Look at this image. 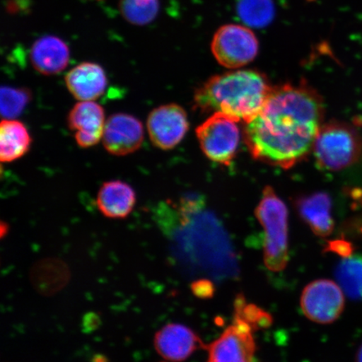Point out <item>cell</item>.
<instances>
[{
  "label": "cell",
  "mask_w": 362,
  "mask_h": 362,
  "mask_svg": "<svg viewBox=\"0 0 362 362\" xmlns=\"http://www.w3.org/2000/svg\"><path fill=\"white\" fill-rule=\"evenodd\" d=\"M322 98L305 83L273 88L262 110L244 127V140L255 160L291 169L313 151L322 126Z\"/></svg>",
  "instance_id": "1"
},
{
  "label": "cell",
  "mask_w": 362,
  "mask_h": 362,
  "mask_svg": "<svg viewBox=\"0 0 362 362\" xmlns=\"http://www.w3.org/2000/svg\"><path fill=\"white\" fill-rule=\"evenodd\" d=\"M273 87L262 72L238 70L212 76L196 90L194 107L202 113L220 112L247 122L264 107Z\"/></svg>",
  "instance_id": "2"
},
{
  "label": "cell",
  "mask_w": 362,
  "mask_h": 362,
  "mask_svg": "<svg viewBox=\"0 0 362 362\" xmlns=\"http://www.w3.org/2000/svg\"><path fill=\"white\" fill-rule=\"evenodd\" d=\"M264 232V260L267 269L281 272L288 262V214L274 189L267 187L255 210Z\"/></svg>",
  "instance_id": "3"
},
{
  "label": "cell",
  "mask_w": 362,
  "mask_h": 362,
  "mask_svg": "<svg viewBox=\"0 0 362 362\" xmlns=\"http://www.w3.org/2000/svg\"><path fill=\"white\" fill-rule=\"evenodd\" d=\"M313 152L321 169L341 170L361 160L362 139L354 127L344 122H329L321 126Z\"/></svg>",
  "instance_id": "4"
},
{
  "label": "cell",
  "mask_w": 362,
  "mask_h": 362,
  "mask_svg": "<svg viewBox=\"0 0 362 362\" xmlns=\"http://www.w3.org/2000/svg\"><path fill=\"white\" fill-rule=\"evenodd\" d=\"M238 121L216 112L197 129V137L204 155L220 165H229L237 155L241 131Z\"/></svg>",
  "instance_id": "5"
},
{
  "label": "cell",
  "mask_w": 362,
  "mask_h": 362,
  "mask_svg": "<svg viewBox=\"0 0 362 362\" xmlns=\"http://www.w3.org/2000/svg\"><path fill=\"white\" fill-rule=\"evenodd\" d=\"M211 48L220 65L236 69L255 60L259 53V43L250 29L229 24L216 30Z\"/></svg>",
  "instance_id": "6"
},
{
  "label": "cell",
  "mask_w": 362,
  "mask_h": 362,
  "mask_svg": "<svg viewBox=\"0 0 362 362\" xmlns=\"http://www.w3.org/2000/svg\"><path fill=\"white\" fill-rule=\"evenodd\" d=\"M300 306L303 313L313 322L332 324L345 309V293L332 280L317 279L303 291Z\"/></svg>",
  "instance_id": "7"
},
{
  "label": "cell",
  "mask_w": 362,
  "mask_h": 362,
  "mask_svg": "<svg viewBox=\"0 0 362 362\" xmlns=\"http://www.w3.org/2000/svg\"><path fill=\"white\" fill-rule=\"evenodd\" d=\"M253 332L245 321L233 317V323L206 345L207 362H255L257 344Z\"/></svg>",
  "instance_id": "8"
},
{
  "label": "cell",
  "mask_w": 362,
  "mask_h": 362,
  "mask_svg": "<svg viewBox=\"0 0 362 362\" xmlns=\"http://www.w3.org/2000/svg\"><path fill=\"white\" fill-rule=\"evenodd\" d=\"M187 112L175 103L165 104L149 112L147 129L153 146L170 151L182 141L189 129Z\"/></svg>",
  "instance_id": "9"
},
{
  "label": "cell",
  "mask_w": 362,
  "mask_h": 362,
  "mask_svg": "<svg viewBox=\"0 0 362 362\" xmlns=\"http://www.w3.org/2000/svg\"><path fill=\"white\" fill-rule=\"evenodd\" d=\"M144 139V126L137 117L120 112L106 120L102 141L110 155L129 156L142 146Z\"/></svg>",
  "instance_id": "10"
},
{
  "label": "cell",
  "mask_w": 362,
  "mask_h": 362,
  "mask_svg": "<svg viewBox=\"0 0 362 362\" xmlns=\"http://www.w3.org/2000/svg\"><path fill=\"white\" fill-rule=\"evenodd\" d=\"M153 346L158 354L170 362H180L206 345L193 329L182 324L170 323L156 334Z\"/></svg>",
  "instance_id": "11"
},
{
  "label": "cell",
  "mask_w": 362,
  "mask_h": 362,
  "mask_svg": "<svg viewBox=\"0 0 362 362\" xmlns=\"http://www.w3.org/2000/svg\"><path fill=\"white\" fill-rule=\"evenodd\" d=\"M105 124V112L94 101L76 103L67 116L68 127L81 148L93 147L102 141Z\"/></svg>",
  "instance_id": "12"
},
{
  "label": "cell",
  "mask_w": 362,
  "mask_h": 362,
  "mask_svg": "<svg viewBox=\"0 0 362 362\" xmlns=\"http://www.w3.org/2000/svg\"><path fill=\"white\" fill-rule=\"evenodd\" d=\"M68 90L76 100L94 101L105 93L107 78L103 68L93 62H83L65 76Z\"/></svg>",
  "instance_id": "13"
},
{
  "label": "cell",
  "mask_w": 362,
  "mask_h": 362,
  "mask_svg": "<svg viewBox=\"0 0 362 362\" xmlns=\"http://www.w3.org/2000/svg\"><path fill=\"white\" fill-rule=\"evenodd\" d=\"M30 58L31 64L39 74L56 75L69 64L70 49L64 40L57 36L45 35L31 47Z\"/></svg>",
  "instance_id": "14"
},
{
  "label": "cell",
  "mask_w": 362,
  "mask_h": 362,
  "mask_svg": "<svg viewBox=\"0 0 362 362\" xmlns=\"http://www.w3.org/2000/svg\"><path fill=\"white\" fill-rule=\"evenodd\" d=\"M296 206L301 219L316 236L327 238L333 233L332 201L327 193L301 197L297 199Z\"/></svg>",
  "instance_id": "15"
},
{
  "label": "cell",
  "mask_w": 362,
  "mask_h": 362,
  "mask_svg": "<svg viewBox=\"0 0 362 362\" xmlns=\"http://www.w3.org/2000/svg\"><path fill=\"white\" fill-rule=\"evenodd\" d=\"M135 204L134 189L124 181H107L102 185L98 193V209L107 218H126L133 211Z\"/></svg>",
  "instance_id": "16"
},
{
  "label": "cell",
  "mask_w": 362,
  "mask_h": 362,
  "mask_svg": "<svg viewBox=\"0 0 362 362\" xmlns=\"http://www.w3.org/2000/svg\"><path fill=\"white\" fill-rule=\"evenodd\" d=\"M33 139L28 129L16 119H3L0 124V160L11 163L29 152Z\"/></svg>",
  "instance_id": "17"
},
{
  "label": "cell",
  "mask_w": 362,
  "mask_h": 362,
  "mask_svg": "<svg viewBox=\"0 0 362 362\" xmlns=\"http://www.w3.org/2000/svg\"><path fill=\"white\" fill-rule=\"evenodd\" d=\"M337 284L351 300H362V255L344 257L334 272Z\"/></svg>",
  "instance_id": "18"
},
{
  "label": "cell",
  "mask_w": 362,
  "mask_h": 362,
  "mask_svg": "<svg viewBox=\"0 0 362 362\" xmlns=\"http://www.w3.org/2000/svg\"><path fill=\"white\" fill-rule=\"evenodd\" d=\"M236 12L244 24L255 28H264L274 20V0H237Z\"/></svg>",
  "instance_id": "19"
},
{
  "label": "cell",
  "mask_w": 362,
  "mask_h": 362,
  "mask_svg": "<svg viewBox=\"0 0 362 362\" xmlns=\"http://www.w3.org/2000/svg\"><path fill=\"white\" fill-rule=\"evenodd\" d=\"M160 0H119L122 17L131 25L143 26L151 24L160 12Z\"/></svg>",
  "instance_id": "20"
},
{
  "label": "cell",
  "mask_w": 362,
  "mask_h": 362,
  "mask_svg": "<svg viewBox=\"0 0 362 362\" xmlns=\"http://www.w3.org/2000/svg\"><path fill=\"white\" fill-rule=\"evenodd\" d=\"M30 90L25 88H1V115L6 119H13L21 115L31 100Z\"/></svg>",
  "instance_id": "21"
},
{
  "label": "cell",
  "mask_w": 362,
  "mask_h": 362,
  "mask_svg": "<svg viewBox=\"0 0 362 362\" xmlns=\"http://www.w3.org/2000/svg\"><path fill=\"white\" fill-rule=\"evenodd\" d=\"M234 317L245 321L255 332L267 329L273 323V319L268 312L255 305L247 304L242 294H239L235 300Z\"/></svg>",
  "instance_id": "22"
},
{
  "label": "cell",
  "mask_w": 362,
  "mask_h": 362,
  "mask_svg": "<svg viewBox=\"0 0 362 362\" xmlns=\"http://www.w3.org/2000/svg\"><path fill=\"white\" fill-rule=\"evenodd\" d=\"M327 251L332 252L344 259L354 255V247L345 239H337L328 243Z\"/></svg>",
  "instance_id": "23"
},
{
  "label": "cell",
  "mask_w": 362,
  "mask_h": 362,
  "mask_svg": "<svg viewBox=\"0 0 362 362\" xmlns=\"http://www.w3.org/2000/svg\"><path fill=\"white\" fill-rule=\"evenodd\" d=\"M192 291L198 298H209L214 296L215 286L208 279H200L192 284Z\"/></svg>",
  "instance_id": "24"
},
{
  "label": "cell",
  "mask_w": 362,
  "mask_h": 362,
  "mask_svg": "<svg viewBox=\"0 0 362 362\" xmlns=\"http://www.w3.org/2000/svg\"><path fill=\"white\" fill-rule=\"evenodd\" d=\"M356 362H362V345L356 352Z\"/></svg>",
  "instance_id": "25"
}]
</instances>
